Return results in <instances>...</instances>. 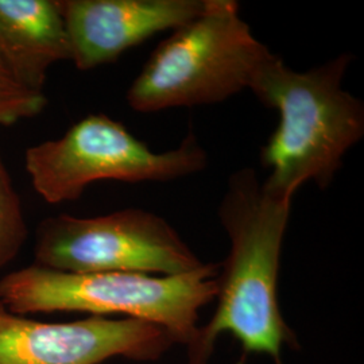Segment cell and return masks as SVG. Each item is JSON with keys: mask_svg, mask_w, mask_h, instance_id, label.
<instances>
[{"mask_svg": "<svg viewBox=\"0 0 364 364\" xmlns=\"http://www.w3.org/2000/svg\"><path fill=\"white\" fill-rule=\"evenodd\" d=\"M293 200L270 193L255 170L230 177L219 205L230 252L218 274V306L210 321L198 328L188 348V364H208L215 343L231 333L246 355H269L281 364L284 346L297 347L278 304L281 252Z\"/></svg>", "mask_w": 364, "mask_h": 364, "instance_id": "6da1fadb", "label": "cell"}, {"mask_svg": "<svg viewBox=\"0 0 364 364\" xmlns=\"http://www.w3.org/2000/svg\"><path fill=\"white\" fill-rule=\"evenodd\" d=\"M351 55L341 54L306 72L290 69L270 54L250 90L279 114L277 129L260 150L269 170L262 182L273 195L293 200L305 182L326 189L343 158L364 135V105L343 88Z\"/></svg>", "mask_w": 364, "mask_h": 364, "instance_id": "7a4b0ae2", "label": "cell"}, {"mask_svg": "<svg viewBox=\"0 0 364 364\" xmlns=\"http://www.w3.org/2000/svg\"><path fill=\"white\" fill-rule=\"evenodd\" d=\"M220 264L193 273L158 277L139 273H64L30 264L0 279V302L15 314L87 312L126 314L164 326L191 348L198 313L216 299Z\"/></svg>", "mask_w": 364, "mask_h": 364, "instance_id": "3957f363", "label": "cell"}, {"mask_svg": "<svg viewBox=\"0 0 364 364\" xmlns=\"http://www.w3.org/2000/svg\"><path fill=\"white\" fill-rule=\"evenodd\" d=\"M272 52L255 38L234 0H205L195 19L162 41L127 92V103L149 114L221 103L250 90Z\"/></svg>", "mask_w": 364, "mask_h": 364, "instance_id": "277c9868", "label": "cell"}, {"mask_svg": "<svg viewBox=\"0 0 364 364\" xmlns=\"http://www.w3.org/2000/svg\"><path fill=\"white\" fill-rule=\"evenodd\" d=\"M207 164V151L193 134L177 149L154 153L103 114L84 117L61 138L31 146L25 156L31 185L49 204L76 201L93 182L170 181Z\"/></svg>", "mask_w": 364, "mask_h": 364, "instance_id": "5b68a950", "label": "cell"}, {"mask_svg": "<svg viewBox=\"0 0 364 364\" xmlns=\"http://www.w3.org/2000/svg\"><path fill=\"white\" fill-rule=\"evenodd\" d=\"M34 264L64 273L177 277L204 263L153 212L123 209L97 218L58 215L39 223Z\"/></svg>", "mask_w": 364, "mask_h": 364, "instance_id": "8992f818", "label": "cell"}, {"mask_svg": "<svg viewBox=\"0 0 364 364\" xmlns=\"http://www.w3.org/2000/svg\"><path fill=\"white\" fill-rule=\"evenodd\" d=\"M174 343L164 326L144 320L91 316L42 323L0 302V364H100L115 356L154 362Z\"/></svg>", "mask_w": 364, "mask_h": 364, "instance_id": "52a82bcc", "label": "cell"}, {"mask_svg": "<svg viewBox=\"0 0 364 364\" xmlns=\"http://www.w3.org/2000/svg\"><path fill=\"white\" fill-rule=\"evenodd\" d=\"M80 70L114 63L158 33L176 30L204 10L205 0H58Z\"/></svg>", "mask_w": 364, "mask_h": 364, "instance_id": "ba28073f", "label": "cell"}, {"mask_svg": "<svg viewBox=\"0 0 364 364\" xmlns=\"http://www.w3.org/2000/svg\"><path fill=\"white\" fill-rule=\"evenodd\" d=\"M0 54L23 85L43 92L50 66L72 58L58 0H0Z\"/></svg>", "mask_w": 364, "mask_h": 364, "instance_id": "9c48e42d", "label": "cell"}, {"mask_svg": "<svg viewBox=\"0 0 364 364\" xmlns=\"http://www.w3.org/2000/svg\"><path fill=\"white\" fill-rule=\"evenodd\" d=\"M27 235L22 200L0 156V270L18 257Z\"/></svg>", "mask_w": 364, "mask_h": 364, "instance_id": "30bf717a", "label": "cell"}, {"mask_svg": "<svg viewBox=\"0 0 364 364\" xmlns=\"http://www.w3.org/2000/svg\"><path fill=\"white\" fill-rule=\"evenodd\" d=\"M48 105L43 92L27 88L14 75L0 54V126L37 117Z\"/></svg>", "mask_w": 364, "mask_h": 364, "instance_id": "8fae6325", "label": "cell"}]
</instances>
